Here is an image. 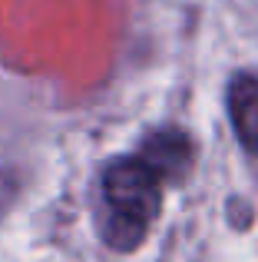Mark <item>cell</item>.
I'll return each instance as SVG.
<instances>
[{
  "instance_id": "cell-1",
  "label": "cell",
  "mask_w": 258,
  "mask_h": 262,
  "mask_svg": "<svg viewBox=\"0 0 258 262\" xmlns=\"http://www.w3.org/2000/svg\"><path fill=\"white\" fill-rule=\"evenodd\" d=\"M162 206V179L139 160H116L99 179V232L106 246L129 252L146 239Z\"/></svg>"
},
{
  "instance_id": "cell-3",
  "label": "cell",
  "mask_w": 258,
  "mask_h": 262,
  "mask_svg": "<svg viewBox=\"0 0 258 262\" xmlns=\"http://www.w3.org/2000/svg\"><path fill=\"white\" fill-rule=\"evenodd\" d=\"M228 120L239 136L242 149L258 153V77L255 73H235L228 80Z\"/></svg>"
},
{
  "instance_id": "cell-4",
  "label": "cell",
  "mask_w": 258,
  "mask_h": 262,
  "mask_svg": "<svg viewBox=\"0 0 258 262\" xmlns=\"http://www.w3.org/2000/svg\"><path fill=\"white\" fill-rule=\"evenodd\" d=\"M0 209H4V192H0Z\"/></svg>"
},
{
  "instance_id": "cell-2",
  "label": "cell",
  "mask_w": 258,
  "mask_h": 262,
  "mask_svg": "<svg viewBox=\"0 0 258 262\" xmlns=\"http://www.w3.org/2000/svg\"><path fill=\"white\" fill-rule=\"evenodd\" d=\"M192 156H195V146L182 129H159V133H152L142 143L139 160L159 179L175 183V179H182L192 169Z\"/></svg>"
}]
</instances>
